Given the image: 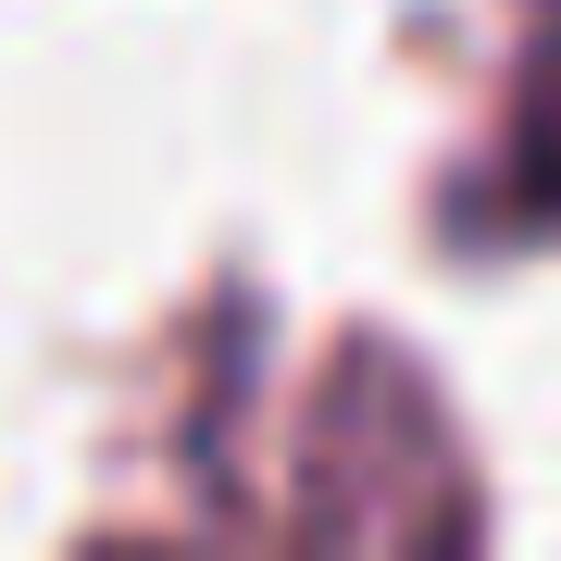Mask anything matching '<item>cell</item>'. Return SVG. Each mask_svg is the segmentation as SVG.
Here are the masks:
<instances>
[{"instance_id": "1", "label": "cell", "mask_w": 561, "mask_h": 561, "mask_svg": "<svg viewBox=\"0 0 561 561\" xmlns=\"http://www.w3.org/2000/svg\"><path fill=\"white\" fill-rule=\"evenodd\" d=\"M287 549H375V561H424V549H474L486 537V486L461 461L437 387L400 337H337L300 400V449H287V500H275Z\"/></svg>"}, {"instance_id": "2", "label": "cell", "mask_w": 561, "mask_h": 561, "mask_svg": "<svg viewBox=\"0 0 561 561\" xmlns=\"http://www.w3.org/2000/svg\"><path fill=\"white\" fill-rule=\"evenodd\" d=\"M449 238H474V250H549L561 238V0L524 25L486 162L449 187Z\"/></svg>"}]
</instances>
